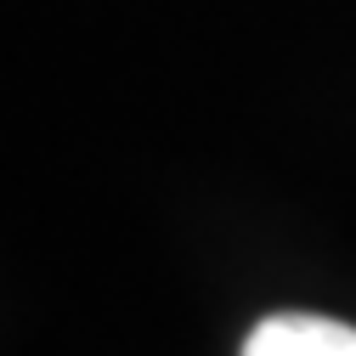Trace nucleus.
<instances>
[{
	"label": "nucleus",
	"mask_w": 356,
	"mask_h": 356,
	"mask_svg": "<svg viewBox=\"0 0 356 356\" xmlns=\"http://www.w3.org/2000/svg\"><path fill=\"white\" fill-rule=\"evenodd\" d=\"M243 356H356V328L317 311H277L249 328Z\"/></svg>",
	"instance_id": "1"
}]
</instances>
